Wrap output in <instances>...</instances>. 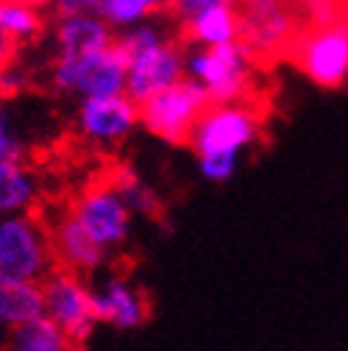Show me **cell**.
<instances>
[{"instance_id":"13","label":"cell","mask_w":348,"mask_h":351,"mask_svg":"<svg viewBox=\"0 0 348 351\" xmlns=\"http://www.w3.org/2000/svg\"><path fill=\"white\" fill-rule=\"evenodd\" d=\"M137 125H140V104H134L128 95L81 101L78 128L86 140L101 148L123 145L134 134Z\"/></svg>"},{"instance_id":"31","label":"cell","mask_w":348,"mask_h":351,"mask_svg":"<svg viewBox=\"0 0 348 351\" xmlns=\"http://www.w3.org/2000/svg\"><path fill=\"white\" fill-rule=\"evenodd\" d=\"M167 6H170V0H167Z\"/></svg>"},{"instance_id":"22","label":"cell","mask_w":348,"mask_h":351,"mask_svg":"<svg viewBox=\"0 0 348 351\" xmlns=\"http://www.w3.org/2000/svg\"><path fill=\"white\" fill-rule=\"evenodd\" d=\"M9 162H25V143L12 112L0 106V165Z\"/></svg>"},{"instance_id":"10","label":"cell","mask_w":348,"mask_h":351,"mask_svg":"<svg viewBox=\"0 0 348 351\" xmlns=\"http://www.w3.org/2000/svg\"><path fill=\"white\" fill-rule=\"evenodd\" d=\"M73 215L109 256L125 248L134 229L132 209L125 206V201L112 184H95L84 190L73 204Z\"/></svg>"},{"instance_id":"20","label":"cell","mask_w":348,"mask_h":351,"mask_svg":"<svg viewBox=\"0 0 348 351\" xmlns=\"http://www.w3.org/2000/svg\"><path fill=\"white\" fill-rule=\"evenodd\" d=\"M164 6H167V0H103V6H101L98 14L112 28L128 31V28L151 20V14L164 9Z\"/></svg>"},{"instance_id":"4","label":"cell","mask_w":348,"mask_h":351,"mask_svg":"<svg viewBox=\"0 0 348 351\" xmlns=\"http://www.w3.org/2000/svg\"><path fill=\"white\" fill-rule=\"evenodd\" d=\"M51 81L59 93L81 95L84 101L125 95L128 59L117 42L92 53H59L51 67Z\"/></svg>"},{"instance_id":"6","label":"cell","mask_w":348,"mask_h":351,"mask_svg":"<svg viewBox=\"0 0 348 351\" xmlns=\"http://www.w3.org/2000/svg\"><path fill=\"white\" fill-rule=\"evenodd\" d=\"M240 42L253 59H276L293 48L301 28L295 0H237Z\"/></svg>"},{"instance_id":"26","label":"cell","mask_w":348,"mask_h":351,"mask_svg":"<svg viewBox=\"0 0 348 351\" xmlns=\"http://www.w3.org/2000/svg\"><path fill=\"white\" fill-rule=\"evenodd\" d=\"M53 6H56V12L62 14V17H67V14H86V12H101V6H103V0H53Z\"/></svg>"},{"instance_id":"23","label":"cell","mask_w":348,"mask_h":351,"mask_svg":"<svg viewBox=\"0 0 348 351\" xmlns=\"http://www.w3.org/2000/svg\"><path fill=\"white\" fill-rule=\"evenodd\" d=\"M295 6H298V14L307 17L312 25H326L343 17L340 0H295Z\"/></svg>"},{"instance_id":"3","label":"cell","mask_w":348,"mask_h":351,"mask_svg":"<svg viewBox=\"0 0 348 351\" xmlns=\"http://www.w3.org/2000/svg\"><path fill=\"white\" fill-rule=\"evenodd\" d=\"M262 137V112L253 104H212L190 137V148L201 159L237 162Z\"/></svg>"},{"instance_id":"21","label":"cell","mask_w":348,"mask_h":351,"mask_svg":"<svg viewBox=\"0 0 348 351\" xmlns=\"http://www.w3.org/2000/svg\"><path fill=\"white\" fill-rule=\"evenodd\" d=\"M42 20L25 0H0V31H6L14 42H28L39 34Z\"/></svg>"},{"instance_id":"24","label":"cell","mask_w":348,"mask_h":351,"mask_svg":"<svg viewBox=\"0 0 348 351\" xmlns=\"http://www.w3.org/2000/svg\"><path fill=\"white\" fill-rule=\"evenodd\" d=\"M217 6H237V0H170L167 9L184 25L187 20L198 17L201 12H209V9H217Z\"/></svg>"},{"instance_id":"17","label":"cell","mask_w":348,"mask_h":351,"mask_svg":"<svg viewBox=\"0 0 348 351\" xmlns=\"http://www.w3.org/2000/svg\"><path fill=\"white\" fill-rule=\"evenodd\" d=\"M39 201V182L25 162L0 165V217L28 215Z\"/></svg>"},{"instance_id":"1","label":"cell","mask_w":348,"mask_h":351,"mask_svg":"<svg viewBox=\"0 0 348 351\" xmlns=\"http://www.w3.org/2000/svg\"><path fill=\"white\" fill-rule=\"evenodd\" d=\"M128 59L125 95L134 104H145L167 86L184 81V51L170 39L167 28L156 20H145L128 28L117 39Z\"/></svg>"},{"instance_id":"19","label":"cell","mask_w":348,"mask_h":351,"mask_svg":"<svg viewBox=\"0 0 348 351\" xmlns=\"http://www.w3.org/2000/svg\"><path fill=\"white\" fill-rule=\"evenodd\" d=\"M112 187L120 193V198L125 201L128 209H132V215H140V217H159V215H162V201H159V195L140 179L134 170H128V167L114 170Z\"/></svg>"},{"instance_id":"7","label":"cell","mask_w":348,"mask_h":351,"mask_svg":"<svg viewBox=\"0 0 348 351\" xmlns=\"http://www.w3.org/2000/svg\"><path fill=\"white\" fill-rule=\"evenodd\" d=\"M209 106H212L209 93L201 84L184 78L179 84L167 86L164 93L153 95L151 101H145L140 106V123L153 137L173 145H184L190 143L201 114Z\"/></svg>"},{"instance_id":"28","label":"cell","mask_w":348,"mask_h":351,"mask_svg":"<svg viewBox=\"0 0 348 351\" xmlns=\"http://www.w3.org/2000/svg\"><path fill=\"white\" fill-rule=\"evenodd\" d=\"M9 332H12V329H9V326H6L3 321H0V351H3V348H6V340H9Z\"/></svg>"},{"instance_id":"15","label":"cell","mask_w":348,"mask_h":351,"mask_svg":"<svg viewBox=\"0 0 348 351\" xmlns=\"http://www.w3.org/2000/svg\"><path fill=\"white\" fill-rule=\"evenodd\" d=\"M45 318V295L39 282L0 279V321L9 329Z\"/></svg>"},{"instance_id":"16","label":"cell","mask_w":348,"mask_h":351,"mask_svg":"<svg viewBox=\"0 0 348 351\" xmlns=\"http://www.w3.org/2000/svg\"><path fill=\"white\" fill-rule=\"evenodd\" d=\"M184 34L195 48H223L240 42V14L237 6H217L201 12L198 17L184 23Z\"/></svg>"},{"instance_id":"14","label":"cell","mask_w":348,"mask_h":351,"mask_svg":"<svg viewBox=\"0 0 348 351\" xmlns=\"http://www.w3.org/2000/svg\"><path fill=\"white\" fill-rule=\"evenodd\" d=\"M56 42H59V53H92L114 45L117 39L112 34V25L101 14L86 12V14L59 17Z\"/></svg>"},{"instance_id":"11","label":"cell","mask_w":348,"mask_h":351,"mask_svg":"<svg viewBox=\"0 0 348 351\" xmlns=\"http://www.w3.org/2000/svg\"><path fill=\"white\" fill-rule=\"evenodd\" d=\"M92 290V310L95 321L101 326L117 329V332H134L145 326L151 306L145 290L120 271H101L95 279H90Z\"/></svg>"},{"instance_id":"8","label":"cell","mask_w":348,"mask_h":351,"mask_svg":"<svg viewBox=\"0 0 348 351\" xmlns=\"http://www.w3.org/2000/svg\"><path fill=\"white\" fill-rule=\"evenodd\" d=\"M298 70L318 86H343L348 81V20L337 17L326 25L301 31L290 48Z\"/></svg>"},{"instance_id":"12","label":"cell","mask_w":348,"mask_h":351,"mask_svg":"<svg viewBox=\"0 0 348 351\" xmlns=\"http://www.w3.org/2000/svg\"><path fill=\"white\" fill-rule=\"evenodd\" d=\"M51 229V243H53V256L56 268L73 271L84 279H95L109 262V254L86 234V229L78 223L73 215V206L59 209L51 221H45Z\"/></svg>"},{"instance_id":"27","label":"cell","mask_w":348,"mask_h":351,"mask_svg":"<svg viewBox=\"0 0 348 351\" xmlns=\"http://www.w3.org/2000/svg\"><path fill=\"white\" fill-rule=\"evenodd\" d=\"M14 48H17V42L6 34V31H0V67H6L14 56Z\"/></svg>"},{"instance_id":"5","label":"cell","mask_w":348,"mask_h":351,"mask_svg":"<svg viewBox=\"0 0 348 351\" xmlns=\"http://www.w3.org/2000/svg\"><path fill=\"white\" fill-rule=\"evenodd\" d=\"M253 62V53L243 42L212 51L192 48L184 53V75L203 86L212 104H240L251 90Z\"/></svg>"},{"instance_id":"18","label":"cell","mask_w":348,"mask_h":351,"mask_svg":"<svg viewBox=\"0 0 348 351\" xmlns=\"http://www.w3.org/2000/svg\"><path fill=\"white\" fill-rule=\"evenodd\" d=\"M3 351H81L53 321L39 318L9 332Z\"/></svg>"},{"instance_id":"9","label":"cell","mask_w":348,"mask_h":351,"mask_svg":"<svg viewBox=\"0 0 348 351\" xmlns=\"http://www.w3.org/2000/svg\"><path fill=\"white\" fill-rule=\"evenodd\" d=\"M45 295V318L53 321L78 348L90 343L95 335V310H92V290L90 279H84L73 271L56 268L42 282Z\"/></svg>"},{"instance_id":"30","label":"cell","mask_w":348,"mask_h":351,"mask_svg":"<svg viewBox=\"0 0 348 351\" xmlns=\"http://www.w3.org/2000/svg\"><path fill=\"white\" fill-rule=\"evenodd\" d=\"M340 12H343V17L348 20V0H340Z\"/></svg>"},{"instance_id":"29","label":"cell","mask_w":348,"mask_h":351,"mask_svg":"<svg viewBox=\"0 0 348 351\" xmlns=\"http://www.w3.org/2000/svg\"><path fill=\"white\" fill-rule=\"evenodd\" d=\"M28 6H34V9H39V6H48V3H53V0H25Z\"/></svg>"},{"instance_id":"2","label":"cell","mask_w":348,"mask_h":351,"mask_svg":"<svg viewBox=\"0 0 348 351\" xmlns=\"http://www.w3.org/2000/svg\"><path fill=\"white\" fill-rule=\"evenodd\" d=\"M53 271L56 256L45 217L34 212L0 217V279L42 285Z\"/></svg>"},{"instance_id":"25","label":"cell","mask_w":348,"mask_h":351,"mask_svg":"<svg viewBox=\"0 0 348 351\" xmlns=\"http://www.w3.org/2000/svg\"><path fill=\"white\" fill-rule=\"evenodd\" d=\"M28 86V73L14 67V64H6L0 67V95H20L25 93Z\"/></svg>"}]
</instances>
